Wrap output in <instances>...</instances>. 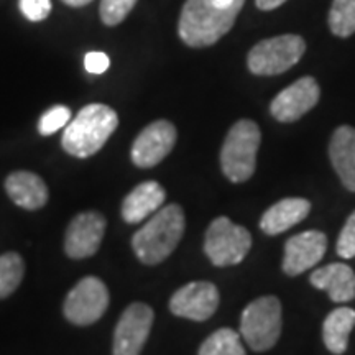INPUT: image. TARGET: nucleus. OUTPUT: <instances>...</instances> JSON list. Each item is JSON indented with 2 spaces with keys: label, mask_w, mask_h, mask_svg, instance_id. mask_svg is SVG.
I'll return each instance as SVG.
<instances>
[{
  "label": "nucleus",
  "mask_w": 355,
  "mask_h": 355,
  "mask_svg": "<svg viewBox=\"0 0 355 355\" xmlns=\"http://www.w3.org/2000/svg\"><path fill=\"white\" fill-rule=\"evenodd\" d=\"M105 217L97 211H84L73 217L64 235V252L69 259H89L99 250L105 234Z\"/></svg>",
  "instance_id": "9b49d317"
},
{
  "label": "nucleus",
  "mask_w": 355,
  "mask_h": 355,
  "mask_svg": "<svg viewBox=\"0 0 355 355\" xmlns=\"http://www.w3.org/2000/svg\"><path fill=\"white\" fill-rule=\"evenodd\" d=\"M311 285L326 291L334 303H349L355 300V273L345 263H331L314 270Z\"/></svg>",
  "instance_id": "dca6fc26"
},
{
  "label": "nucleus",
  "mask_w": 355,
  "mask_h": 355,
  "mask_svg": "<svg viewBox=\"0 0 355 355\" xmlns=\"http://www.w3.org/2000/svg\"><path fill=\"white\" fill-rule=\"evenodd\" d=\"M186 219L180 204L158 209L132 237V248L141 263L153 266L165 261L184 235Z\"/></svg>",
  "instance_id": "f03ea898"
},
{
  "label": "nucleus",
  "mask_w": 355,
  "mask_h": 355,
  "mask_svg": "<svg viewBox=\"0 0 355 355\" xmlns=\"http://www.w3.org/2000/svg\"><path fill=\"white\" fill-rule=\"evenodd\" d=\"M198 355H247V352L242 345L241 332L222 327L204 340Z\"/></svg>",
  "instance_id": "412c9836"
},
{
  "label": "nucleus",
  "mask_w": 355,
  "mask_h": 355,
  "mask_svg": "<svg viewBox=\"0 0 355 355\" xmlns=\"http://www.w3.org/2000/svg\"><path fill=\"white\" fill-rule=\"evenodd\" d=\"M321 89L316 79L304 76L283 89L270 104V112L278 122H296L319 102Z\"/></svg>",
  "instance_id": "ddd939ff"
},
{
  "label": "nucleus",
  "mask_w": 355,
  "mask_h": 355,
  "mask_svg": "<svg viewBox=\"0 0 355 355\" xmlns=\"http://www.w3.org/2000/svg\"><path fill=\"white\" fill-rule=\"evenodd\" d=\"M8 198L26 211H38L48 202V188L44 181L32 171H13L6 180Z\"/></svg>",
  "instance_id": "a211bd4d"
},
{
  "label": "nucleus",
  "mask_w": 355,
  "mask_h": 355,
  "mask_svg": "<svg viewBox=\"0 0 355 355\" xmlns=\"http://www.w3.org/2000/svg\"><path fill=\"white\" fill-rule=\"evenodd\" d=\"M178 139L176 127L168 121H155L146 125L133 141L130 157L133 165L139 168H153L162 163Z\"/></svg>",
  "instance_id": "9d476101"
},
{
  "label": "nucleus",
  "mask_w": 355,
  "mask_h": 355,
  "mask_svg": "<svg viewBox=\"0 0 355 355\" xmlns=\"http://www.w3.org/2000/svg\"><path fill=\"white\" fill-rule=\"evenodd\" d=\"M261 133L254 121L235 122L220 148V170L232 183H245L254 176Z\"/></svg>",
  "instance_id": "20e7f679"
},
{
  "label": "nucleus",
  "mask_w": 355,
  "mask_h": 355,
  "mask_svg": "<svg viewBox=\"0 0 355 355\" xmlns=\"http://www.w3.org/2000/svg\"><path fill=\"white\" fill-rule=\"evenodd\" d=\"M71 121V109L66 105H53L51 109H48L38 122V132L43 137L53 135L61 128H64Z\"/></svg>",
  "instance_id": "393cba45"
},
{
  "label": "nucleus",
  "mask_w": 355,
  "mask_h": 355,
  "mask_svg": "<svg viewBox=\"0 0 355 355\" xmlns=\"http://www.w3.org/2000/svg\"><path fill=\"white\" fill-rule=\"evenodd\" d=\"M336 250L340 259L349 260L355 257V211L347 217L343 230H340Z\"/></svg>",
  "instance_id": "a878e982"
},
{
  "label": "nucleus",
  "mask_w": 355,
  "mask_h": 355,
  "mask_svg": "<svg viewBox=\"0 0 355 355\" xmlns=\"http://www.w3.org/2000/svg\"><path fill=\"white\" fill-rule=\"evenodd\" d=\"M232 2H234V0H214L216 6H219V7H227Z\"/></svg>",
  "instance_id": "7c9ffc66"
},
{
  "label": "nucleus",
  "mask_w": 355,
  "mask_h": 355,
  "mask_svg": "<svg viewBox=\"0 0 355 355\" xmlns=\"http://www.w3.org/2000/svg\"><path fill=\"white\" fill-rule=\"evenodd\" d=\"M119 127V115L105 104H89L64 127L61 145L71 157L89 158L107 144Z\"/></svg>",
  "instance_id": "7ed1b4c3"
},
{
  "label": "nucleus",
  "mask_w": 355,
  "mask_h": 355,
  "mask_svg": "<svg viewBox=\"0 0 355 355\" xmlns=\"http://www.w3.org/2000/svg\"><path fill=\"white\" fill-rule=\"evenodd\" d=\"M311 212V202L304 198H285L263 212L260 219V229L266 235L286 232L303 222Z\"/></svg>",
  "instance_id": "6ab92c4d"
},
{
  "label": "nucleus",
  "mask_w": 355,
  "mask_h": 355,
  "mask_svg": "<svg viewBox=\"0 0 355 355\" xmlns=\"http://www.w3.org/2000/svg\"><path fill=\"white\" fill-rule=\"evenodd\" d=\"M285 2H286V0H255L257 7H259L260 10H265V12L275 10V8L283 6Z\"/></svg>",
  "instance_id": "c85d7f7f"
},
{
  "label": "nucleus",
  "mask_w": 355,
  "mask_h": 355,
  "mask_svg": "<svg viewBox=\"0 0 355 355\" xmlns=\"http://www.w3.org/2000/svg\"><path fill=\"white\" fill-rule=\"evenodd\" d=\"M109 300V290L102 279L84 277L66 296L64 318L76 326H91L104 316Z\"/></svg>",
  "instance_id": "6e6552de"
},
{
  "label": "nucleus",
  "mask_w": 355,
  "mask_h": 355,
  "mask_svg": "<svg viewBox=\"0 0 355 355\" xmlns=\"http://www.w3.org/2000/svg\"><path fill=\"white\" fill-rule=\"evenodd\" d=\"M355 326V311L347 306L336 308L327 314L322 324V340L326 349L334 355H343L347 350L349 336Z\"/></svg>",
  "instance_id": "aec40b11"
},
{
  "label": "nucleus",
  "mask_w": 355,
  "mask_h": 355,
  "mask_svg": "<svg viewBox=\"0 0 355 355\" xmlns=\"http://www.w3.org/2000/svg\"><path fill=\"white\" fill-rule=\"evenodd\" d=\"M245 0H234L227 7L216 6L214 0H186L181 8L178 33L191 48L216 44L232 28Z\"/></svg>",
  "instance_id": "f257e3e1"
},
{
  "label": "nucleus",
  "mask_w": 355,
  "mask_h": 355,
  "mask_svg": "<svg viewBox=\"0 0 355 355\" xmlns=\"http://www.w3.org/2000/svg\"><path fill=\"white\" fill-rule=\"evenodd\" d=\"M61 2H64L69 7H84L87 3H91L92 0H61Z\"/></svg>",
  "instance_id": "c756f323"
},
{
  "label": "nucleus",
  "mask_w": 355,
  "mask_h": 355,
  "mask_svg": "<svg viewBox=\"0 0 355 355\" xmlns=\"http://www.w3.org/2000/svg\"><path fill=\"white\" fill-rule=\"evenodd\" d=\"M252 248V235L229 217H216L204 235V254L216 266L239 265Z\"/></svg>",
  "instance_id": "423d86ee"
},
{
  "label": "nucleus",
  "mask_w": 355,
  "mask_h": 355,
  "mask_svg": "<svg viewBox=\"0 0 355 355\" xmlns=\"http://www.w3.org/2000/svg\"><path fill=\"white\" fill-rule=\"evenodd\" d=\"M220 295L214 283L193 282L175 291L170 300V311L178 318L202 322L214 316Z\"/></svg>",
  "instance_id": "f8f14e48"
},
{
  "label": "nucleus",
  "mask_w": 355,
  "mask_h": 355,
  "mask_svg": "<svg viewBox=\"0 0 355 355\" xmlns=\"http://www.w3.org/2000/svg\"><path fill=\"white\" fill-rule=\"evenodd\" d=\"M327 250V237L321 230H304L285 243L282 268L288 277H298L316 266Z\"/></svg>",
  "instance_id": "4468645a"
},
{
  "label": "nucleus",
  "mask_w": 355,
  "mask_h": 355,
  "mask_svg": "<svg viewBox=\"0 0 355 355\" xmlns=\"http://www.w3.org/2000/svg\"><path fill=\"white\" fill-rule=\"evenodd\" d=\"M331 32L347 38L355 33V0H334L329 12Z\"/></svg>",
  "instance_id": "5701e85b"
},
{
  "label": "nucleus",
  "mask_w": 355,
  "mask_h": 355,
  "mask_svg": "<svg viewBox=\"0 0 355 355\" xmlns=\"http://www.w3.org/2000/svg\"><path fill=\"white\" fill-rule=\"evenodd\" d=\"M329 158L340 183L355 193V128L337 127L329 144Z\"/></svg>",
  "instance_id": "f3484780"
},
{
  "label": "nucleus",
  "mask_w": 355,
  "mask_h": 355,
  "mask_svg": "<svg viewBox=\"0 0 355 355\" xmlns=\"http://www.w3.org/2000/svg\"><path fill=\"white\" fill-rule=\"evenodd\" d=\"M166 201V191L158 181H144L127 194L122 202V219L127 224H140Z\"/></svg>",
  "instance_id": "2eb2a0df"
},
{
  "label": "nucleus",
  "mask_w": 355,
  "mask_h": 355,
  "mask_svg": "<svg viewBox=\"0 0 355 355\" xmlns=\"http://www.w3.org/2000/svg\"><path fill=\"white\" fill-rule=\"evenodd\" d=\"M25 275V263L20 254L6 252L0 255V300H6L20 286Z\"/></svg>",
  "instance_id": "4be33fe9"
},
{
  "label": "nucleus",
  "mask_w": 355,
  "mask_h": 355,
  "mask_svg": "<svg viewBox=\"0 0 355 355\" xmlns=\"http://www.w3.org/2000/svg\"><path fill=\"white\" fill-rule=\"evenodd\" d=\"M283 311L277 296H261L243 309L241 337L255 352H266L277 345L282 336Z\"/></svg>",
  "instance_id": "39448f33"
},
{
  "label": "nucleus",
  "mask_w": 355,
  "mask_h": 355,
  "mask_svg": "<svg viewBox=\"0 0 355 355\" xmlns=\"http://www.w3.org/2000/svg\"><path fill=\"white\" fill-rule=\"evenodd\" d=\"M155 313L148 304L127 306L114 331V355H140L153 326Z\"/></svg>",
  "instance_id": "1a4fd4ad"
},
{
  "label": "nucleus",
  "mask_w": 355,
  "mask_h": 355,
  "mask_svg": "<svg viewBox=\"0 0 355 355\" xmlns=\"http://www.w3.org/2000/svg\"><path fill=\"white\" fill-rule=\"evenodd\" d=\"M109 56L102 51H91L84 58V68L91 74H104L109 69Z\"/></svg>",
  "instance_id": "cd10ccee"
},
{
  "label": "nucleus",
  "mask_w": 355,
  "mask_h": 355,
  "mask_svg": "<svg viewBox=\"0 0 355 355\" xmlns=\"http://www.w3.org/2000/svg\"><path fill=\"white\" fill-rule=\"evenodd\" d=\"M20 12L30 21H42L51 13V0H19Z\"/></svg>",
  "instance_id": "bb28decb"
},
{
  "label": "nucleus",
  "mask_w": 355,
  "mask_h": 355,
  "mask_svg": "<svg viewBox=\"0 0 355 355\" xmlns=\"http://www.w3.org/2000/svg\"><path fill=\"white\" fill-rule=\"evenodd\" d=\"M137 0H101L99 15L102 24L115 26L127 19L128 13L135 7Z\"/></svg>",
  "instance_id": "b1692460"
},
{
  "label": "nucleus",
  "mask_w": 355,
  "mask_h": 355,
  "mask_svg": "<svg viewBox=\"0 0 355 355\" xmlns=\"http://www.w3.org/2000/svg\"><path fill=\"white\" fill-rule=\"evenodd\" d=\"M306 51L298 35H279L257 43L247 56V66L257 76H277L293 68Z\"/></svg>",
  "instance_id": "0eeeda50"
}]
</instances>
